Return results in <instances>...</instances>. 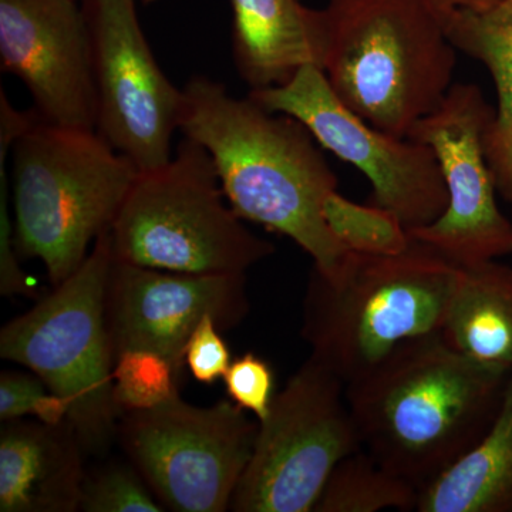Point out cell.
I'll return each instance as SVG.
<instances>
[{"label": "cell", "instance_id": "cell-15", "mask_svg": "<svg viewBox=\"0 0 512 512\" xmlns=\"http://www.w3.org/2000/svg\"><path fill=\"white\" fill-rule=\"evenodd\" d=\"M69 420L2 421L0 512H76L86 467Z\"/></svg>", "mask_w": 512, "mask_h": 512}, {"label": "cell", "instance_id": "cell-6", "mask_svg": "<svg viewBox=\"0 0 512 512\" xmlns=\"http://www.w3.org/2000/svg\"><path fill=\"white\" fill-rule=\"evenodd\" d=\"M110 239L114 261L180 274H247L275 252L245 227L210 154L187 137L170 163L138 174Z\"/></svg>", "mask_w": 512, "mask_h": 512}, {"label": "cell", "instance_id": "cell-10", "mask_svg": "<svg viewBox=\"0 0 512 512\" xmlns=\"http://www.w3.org/2000/svg\"><path fill=\"white\" fill-rule=\"evenodd\" d=\"M248 97L301 121L322 148L359 168L372 184L369 204L393 212L407 231L433 224L446 211V181L434 151L360 119L343 106L319 67H302L288 83L251 90Z\"/></svg>", "mask_w": 512, "mask_h": 512}, {"label": "cell", "instance_id": "cell-11", "mask_svg": "<svg viewBox=\"0 0 512 512\" xmlns=\"http://www.w3.org/2000/svg\"><path fill=\"white\" fill-rule=\"evenodd\" d=\"M93 43L96 133L140 173L173 158L183 89L163 72L137 13V0H83Z\"/></svg>", "mask_w": 512, "mask_h": 512}, {"label": "cell", "instance_id": "cell-28", "mask_svg": "<svg viewBox=\"0 0 512 512\" xmlns=\"http://www.w3.org/2000/svg\"><path fill=\"white\" fill-rule=\"evenodd\" d=\"M440 18L450 15L460 9H485L500 2V0H423Z\"/></svg>", "mask_w": 512, "mask_h": 512}, {"label": "cell", "instance_id": "cell-9", "mask_svg": "<svg viewBox=\"0 0 512 512\" xmlns=\"http://www.w3.org/2000/svg\"><path fill=\"white\" fill-rule=\"evenodd\" d=\"M258 429L231 400L198 407L177 394L156 409L124 413L117 440L165 508L225 512Z\"/></svg>", "mask_w": 512, "mask_h": 512}, {"label": "cell", "instance_id": "cell-13", "mask_svg": "<svg viewBox=\"0 0 512 512\" xmlns=\"http://www.w3.org/2000/svg\"><path fill=\"white\" fill-rule=\"evenodd\" d=\"M248 313L247 274H180L113 258L106 319L116 359L126 350H151L181 377L188 340L205 316L229 330Z\"/></svg>", "mask_w": 512, "mask_h": 512}, {"label": "cell", "instance_id": "cell-17", "mask_svg": "<svg viewBox=\"0 0 512 512\" xmlns=\"http://www.w3.org/2000/svg\"><path fill=\"white\" fill-rule=\"evenodd\" d=\"M441 335L473 362L512 373V268L487 261L463 266Z\"/></svg>", "mask_w": 512, "mask_h": 512}, {"label": "cell", "instance_id": "cell-3", "mask_svg": "<svg viewBox=\"0 0 512 512\" xmlns=\"http://www.w3.org/2000/svg\"><path fill=\"white\" fill-rule=\"evenodd\" d=\"M460 268L413 239L396 255L348 252L335 274L312 268L302 339L311 357L349 384L403 343L441 332Z\"/></svg>", "mask_w": 512, "mask_h": 512}, {"label": "cell", "instance_id": "cell-8", "mask_svg": "<svg viewBox=\"0 0 512 512\" xmlns=\"http://www.w3.org/2000/svg\"><path fill=\"white\" fill-rule=\"evenodd\" d=\"M258 423L234 512H313L332 471L363 448L345 382L311 356Z\"/></svg>", "mask_w": 512, "mask_h": 512}, {"label": "cell", "instance_id": "cell-19", "mask_svg": "<svg viewBox=\"0 0 512 512\" xmlns=\"http://www.w3.org/2000/svg\"><path fill=\"white\" fill-rule=\"evenodd\" d=\"M419 512H512V373L476 446L421 488Z\"/></svg>", "mask_w": 512, "mask_h": 512}, {"label": "cell", "instance_id": "cell-14", "mask_svg": "<svg viewBox=\"0 0 512 512\" xmlns=\"http://www.w3.org/2000/svg\"><path fill=\"white\" fill-rule=\"evenodd\" d=\"M0 63L40 119L96 131L92 32L79 0H0Z\"/></svg>", "mask_w": 512, "mask_h": 512}, {"label": "cell", "instance_id": "cell-2", "mask_svg": "<svg viewBox=\"0 0 512 512\" xmlns=\"http://www.w3.org/2000/svg\"><path fill=\"white\" fill-rule=\"evenodd\" d=\"M508 377L461 355L439 332L400 345L346 384V399L363 448L420 491L484 436Z\"/></svg>", "mask_w": 512, "mask_h": 512}, {"label": "cell", "instance_id": "cell-20", "mask_svg": "<svg viewBox=\"0 0 512 512\" xmlns=\"http://www.w3.org/2000/svg\"><path fill=\"white\" fill-rule=\"evenodd\" d=\"M417 500L416 485L360 448L332 471L313 512H406L416 510Z\"/></svg>", "mask_w": 512, "mask_h": 512}, {"label": "cell", "instance_id": "cell-7", "mask_svg": "<svg viewBox=\"0 0 512 512\" xmlns=\"http://www.w3.org/2000/svg\"><path fill=\"white\" fill-rule=\"evenodd\" d=\"M113 265L110 231L63 284L0 330V357L32 370L69 403L84 453L104 457L117 440L116 357L107 328L106 289Z\"/></svg>", "mask_w": 512, "mask_h": 512}, {"label": "cell", "instance_id": "cell-16", "mask_svg": "<svg viewBox=\"0 0 512 512\" xmlns=\"http://www.w3.org/2000/svg\"><path fill=\"white\" fill-rule=\"evenodd\" d=\"M232 56L251 90L288 83L302 67L322 69L326 49L322 9L299 0H231Z\"/></svg>", "mask_w": 512, "mask_h": 512}, {"label": "cell", "instance_id": "cell-5", "mask_svg": "<svg viewBox=\"0 0 512 512\" xmlns=\"http://www.w3.org/2000/svg\"><path fill=\"white\" fill-rule=\"evenodd\" d=\"M10 156L18 254L42 261L52 286L63 284L113 227L140 171L96 131L39 116Z\"/></svg>", "mask_w": 512, "mask_h": 512}, {"label": "cell", "instance_id": "cell-24", "mask_svg": "<svg viewBox=\"0 0 512 512\" xmlns=\"http://www.w3.org/2000/svg\"><path fill=\"white\" fill-rule=\"evenodd\" d=\"M69 403L53 393L39 376L25 372L0 375V420L33 419L60 424L69 419Z\"/></svg>", "mask_w": 512, "mask_h": 512}, {"label": "cell", "instance_id": "cell-22", "mask_svg": "<svg viewBox=\"0 0 512 512\" xmlns=\"http://www.w3.org/2000/svg\"><path fill=\"white\" fill-rule=\"evenodd\" d=\"M178 382L180 376L163 356L151 350H126L114 363V403L120 416L156 409L180 394Z\"/></svg>", "mask_w": 512, "mask_h": 512}, {"label": "cell", "instance_id": "cell-23", "mask_svg": "<svg viewBox=\"0 0 512 512\" xmlns=\"http://www.w3.org/2000/svg\"><path fill=\"white\" fill-rule=\"evenodd\" d=\"M167 510L131 463H106L86 473L80 498L84 512H163Z\"/></svg>", "mask_w": 512, "mask_h": 512}, {"label": "cell", "instance_id": "cell-29", "mask_svg": "<svg viewBox=\"0 0 512 512\" xmlns=\"http://www.w3.org/2000/svg\"><path fill=\"white\" fill-rule=\"evenodd\" d=\"M141 2L146 3V5H151V3H156L157 0H141Z\"/></svg>", "mask_w": 512, "mask_h": 512}, {"label": "cell", "instance_id": "cell-18", "mask_svg": "<svg viewBox=\"0 0 512 512\" xmlns=\"http://www.w3.org/2000/svg\"><path fill=\"white\" fill-rule=\"evenodd\" d=\"M441 20L454 47L483 63L493 77L498 106L485 153L498 194L512 204V0L456 10Z\"/></svg>", "mask_w": 512, "mask_h": 512}, {"label": "cell", "instance_id": "cell-1", "mask_svg": "<svg viewBox=\"0 0 512 512\" xmlns=\"http://www.w3.org/2000/svg\"><path fill=\"white\" fill-rule=\"evenodd\" d=\"M183 94L180 131L210 154L232 210L292 239L320 274H335L349 251L323 205L339 180L311 131L207 76L191 77Z\"/></svg>", "mask_w": 512, "mask_h": 512}, {"label": "cell", "instance_id": "cell-4", "mask_svg": "<svg viewBox=\"0 0 512 512\" xmlns=\"http://www.w3.org/2000/svg\"><path fill=\"white\" fill-rule=\"evenodd\" d=\"M322 72L352 113L409 137L453 87L457 49L423 0H328Z\"/></svg>", "mask_w": 512, "mask_h": 512}, {"label": "cell", "instance_id": "cell-21", "mask_svg": "<svg viewBox=\"0 0 512 512\" xmlns=\"http://www.w3.org/2000/svg\"><path fill=\"white\" fill-rule=\"evenodd\" d=\"M323 218L333 237L356 254L396 255L413 241L393 212L372 204H356L338 190L326 198Z\"/></svg>", "mask_w": 512, "mask_h": 512}, {"label": "cell", "instance_id": "cell-25", "mask_svg": "<svg viewBox=\"0 0 512 512\" xmlns=\"http://www.w3.org/2000/svg\"><path fill=\"white\" fill-rule=\"evenodd\" d=\"M231 402L254 414L258 421L271 412L275 393V373L269 362L255 353L235 357L224 376Z\"/></svg>", "mask_w": 512, "mask_h": 512}, {"label": "cell", "instance_id": "cell-12", "mask_svg": "<svg viewBox=\"0 0 512 512\" xmlns=\"http://www.w3.org/2000/svg\"><path fill=\"white\" fill-rule=\"evenodd\" d=\"M494 116V107L477 84L456 83L443 103L407 137L434 151L448 194L439 220L409 231L410 237L458 268L512 254V222L498 207L485 153V136Z\"/></svg>", "mask_w": 512, "mask_h": 512}, {"label": "cell", "instance_id": "cell-26", "mask_svg": "<svg viewBox=\"0 0 512 512\" xmlns=\"http://www.w3.org/2000/svg\"><path fill=\"white\" fill-rule=\"evenodd\" d=\"M13 138L0 134V293L3 296H35V286L19 264L15 242V225L9 211L6 160L12 150Z\"/></svg>", "mask_w": 512, "mask_h": 512}, {"label": "cell", "instance_id": "cell-27", "mask_svg": "<svg viewBox=\"0 0 512 512\" xmlns=\"http://www.w3.org/2000/svg\"><path fill=\"white\" fill-rule=\"evenodd\" d=\"M221 332L217 320L205 316L188 340L185 366L198 383L214 384L224 379L231 366V352Z\"/></svg>", "mask_w": 512, "mask_h": 512}]
</instances>
